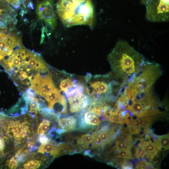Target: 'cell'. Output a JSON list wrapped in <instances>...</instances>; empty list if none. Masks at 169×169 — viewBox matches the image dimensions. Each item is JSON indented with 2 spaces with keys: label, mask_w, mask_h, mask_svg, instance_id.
<instances>
[{
  "label": "cell",
  "mask_w": 169,
  "mask_h": 169,
  "mask_svg": "<svg viewBox=\"0 0 169 169\" xmlns=\"http://www.w3.org/2000/svg\"><path fill=\"white\" fill-rule=\"evenodd\" d=\"M67 123L66 130L67 131L74 130L76 124V120L73 116L65 117Z\"/></svg>",
  "instance_id": "23"
},
{
  "label": "cell",
  "mask_w": 169,
  "mask_h": 169,
  "mask_svg": "<svg viewBox=\"0 0 169 169\" xmlns=\"http://www.w3.org/2000/svg\"><path fill=\"white\" fill-rule=\"evenodd\" d=\"M153 141L156 148L159 150H166L169 149V135L162 136L154 135L152 137Z\"/></svg>",
  "instance_id": "13"
},
{
  "label": "cell",
  "mask_w": 169,
  "mask_h": 169,
  "mask_svg": "<svg viewBox=\"0 0 169 169\" xmlns=\"http://www.w3.org/2000/svg\"><path fill=\"white\" fill-rule=\"evenodd\" d=\"M61 96L59 91L54 86L45 98L48 104L49 108L53 110L56 104L58 105Z\"/></svg>",
  "instance_id": "12"
},
{
  "label": "cell",
  "mask_w": 169,
  "mask_h": 169,
  "mask_svg": "<svg viewBox=\"0 0 169 169\" xmlns=\"http://www.w3.org/2000/svg\"><path fill=\"white\" fill-rule=\"evenodd\" d=\"M15 8H18L19 6L20 2L21 1L24 2V0H5Z\"/></svg>",
  "instance_id": "32"
},
{
  "label": "cell",
  "mask_w": 169,
  "mask_h": 169,
  "mask_svg": "<svg viewBox=\"0 0 169 169\" xmlns=\"http://www.w3.org/2000/svg\"><path fill=\"white\" fill-rule=\"evenodd\" d=\"M107 130L100 131L97 134L102 139L104 143L107 142L110 140L113 134L112 131H107Z\"/></svg>",
  "instance_id": "25"
},
{
  "label": "cell",
  "mask_w": 169,
  "mask_h": 169,
  "mask_svg": "<svg viewBox=\"0 0 169 169\" xmlns=\"http://www.w3.org/2000/svg\"><path fill=\"white\" fill-rule=\"evenodd\" d=\"M25 118H13L5 115L0 126V134L17 144L24 143L30 138L33 132Z\"/></svg>",
  "instance_id": "4"
},
{
  "label": "cell",
  "mask_w": 169,
  "mask_h": 169,
  "mask_svg": "<svg viewBox=\"0 0 169 169\" xmlns=\"http://www.w3.org/2000/svg\"><path fill=\"white\" fill-rule=\"evenodd\" d=\"M96 133L92 134H86L82 136L78 140L77 144L82 149L87 148L92 142Z\"/></svg>",
  "instance_id": "15"
},
{
  "label": "cell",
  "mask_w": 169,
  "mask_h": 169,
  "mask_svg": "<svg viewBox=\"0 0 169 169\" xmlns=\"http://www.w3.org/2000/svg\"><path fill=\"white\" fill-rule=\"evenodd\" d=\"M56 8L58 16L65 26H93L95 11L91 0H59Z\"/></svg>",
  "instance_id": "2"
},
{
  "label": "cell",
  "mask_w": 169,
  "mask_h": 169,
  "mask_svg": "<svg viewBox=\"0 0 169 169\" xmlns=\"http://www.w3.org/2000/svg\"><path fill=\"white\" fill-rule=\"evenodd\" d=\"M79 96L75 95L67 97L69 104V110L71 113H76L82 109V103Z\"/></svg>",
  "instance_id": "14"
},
{
  "label": "cell",
  "mask_w": 169,
  "mask_h": 169,
  "mask_svg": "<svg viewBox=\"0 0 169 169\" xmlns=\"http://www.w3.org/2000/svg\"><path fill=\"white\" fill-rule=\"evenodd\" d=\"M162 2L169 4V0H160Z\"/></svg>",
  "instance_id": "37"
},
{
  "label": "cell",
  "mask_w": 169,
  "mask_h": 169,
  "mask_svg": "<svg viewBox=\"0 0 169 169\" xmlns=\"http://www.w3.org/2000/svg\"><path fill=\"white\" fill-rule=\"evenodd\" d=\"M5 116V115L1 113L0 112V126L1 125L2 121Z\"/></svg>",
  "instance_id": "35"
},
{
  "label": "cell",
  "mask_w": 169,
  "mask_h": 169,
  "mask_svg": "<svg viewBox=\"0 0 169 169\" xmlns=\"http://www.w3.org/2000/svg\"><path fill=\"white\" fill-rule=\"evenodd\" d=\"M25 0V1H27V0Z\"/></svg>",
  "instance_id": "38"
},
{
  "label": "cell",
  "mask_w": 169,
  "mask_h": 169,
  "mask_svg": "<svg viewBox=\"0 0 169 169\" xmlns=\"http://www.w3.org/2000/svg\"><path fill=\"white\" fill-rule=\"evenodd\" d=\"M115 148L118 150H130L129 146L125 142L122 140L117 141Z\"/></svg>",
  "instance_id": "29"
},
{
  "label": "cell",
  "mask_w": 169,
  "mask_h": 169,
  "mask_svg": "<svg viewBox=\"0 0 169 169\" xmlns=\"http://www.w3.org/2000/svg\"><path fill=\"white\" fill-rule=\"evenodd\" d=\"M5 165L9 168L15 169L18 166V161L15 157L13 156L6 160Z\"/></svg>",
  "instance_id": "27"
},
{
  "label": "cell",
  "mask_w": 169,
  "mask_h": 169,
  "mask_svg": "<svg viewBox=\"0 0 169 169\" xmlns=\"http://www.w3.org/2000/svg\"><path fill=\"white\" fill-rule=\"evenodd\" d=\"M58 125L60 128L61 129L66 130L67 123L65 117L62 118H59L58 119Z\"/></svg>",
  "instance_id": "31"
},
{
  "label": "cell",
  "mask_w": 169,
  "mask_h": 169,
  "mask_svg": "<svg viewBox=\"0 0 169 169\" xmlns=\"http://www.w3.org/2000/svg\"><path fill=\"white\" fill-rule=\"evenodd\" d=\"M51 121L44 119L39 124L37 129V134L39 136L43 135L49 129Z\"/></svg>",
  "instance_id": "21"
},
{
  "label": "cell",
  "mask_w": 169,
  "mask_h": 169,
  "mask_svg": "<svg viewBox=\"0 0 169 169\" xmlns=\"http://www.w3.org/2000/svg\"><path fill=\"white\" fill-rule=\"evenodd\" d=\"M42 164L41 160L38 159H28L23 164V169H35L39 168Z\"/></svg>",
  "instance_id": "20"
},
{
  "label": "cell",
  "mask_w": 169,
  "mask_h": 169,
  "mask_svg": "<svg viewBox=\"0 0 169 169\" xmlns=\"http://www.w3.org/2000/svg\"><path fill=\"white\" fill-rule=\"evenodd\" d=\"M146 5V16L147 20L153 22L169 21V4L160 0H151Z\"/></svg>",
  "instance_id": "5"
},
{
  "label": "cell",
  "mask_w": 169,
  "mask_h": 169,
  "mask_svg": "<svg viewBox=\"0 0 169 169\" xmlns=\"http://www.w3.org/2000/svg\"><path fill=\"white\" fill-rule=\"evenodd\" d=\"M27 101L28 103H29V113L35 115L41 110V105L38 98L34 97Z\"/></svg>",
  "instance_id": "19"
},
{
  "label": "cell",
  "mask_w": 169,
  "mask_h": 169,
  "mask_svg": "<svg viewBox=\"0 0 169 169\" xmlns=\"http://www.w3.org/2000/svg\"><path fill=\"white\" fill-rule=\"evenodd\" d=\"M8 74L17 86L24 88L29 86L34 75L25 71L18 70H13Z\"/></svg>",
  "instance_id": "10"
},
{
  "label": "cell",
  "mask_w": 169,
  "mask_h": 169,
  "mask_svg": "<svg viewBox=\"0 0 169 169\" xmlns=\"http://www.w3.org/2000/svg\"><path fill=\"white\" fill-rule=\"evenodd\" d=\"M161 72L158 64L145 61L137 72L126 80L125 84L138 91H145L152 88Z\"/></svg>",
  "instance_id": "3"
},
{
  "label": "cell",
  "mask_w": 169,
  "mask_h": 169,
  "mask_svg": "<svg viewBox=\"0 0 169 169\" xmlns=\"http://www.w3.org/2000/svg\"><path fill=\"white\" fill-rule=\"evenodd\" d=\"M117 156L129 160L132 159V157L130 150H118Z\"/></svg>",
  "instance_id": "26"
},
{
  "label": "cell",
  "mask_w": 169,
  "mask_h": 169,
  "mask_svg": "<svg viewBox=\"0 0 169 169\" xmlns=\"http://www.w3.org/2000/svg\"><path fill=\"white\" fill-rule=\"evenodd\" d=\"M100 123L99 118L95 115L89 121L88 125L89 126H95L98 125Z\"/></svg>",
  "instance_id": "30"
},
{
  "label": "cell",
  "mask_w": 169,
  "mask_h": 169,
  "mask_svg": "<svg viewBox=\"0 0 169 169\" xmlns=\"http://www.w3.org/2000/svg\"><path fill=\"white\" fill-rule=\"evenodd\" d=\"M108 59L113 77L122 83L135 74L145 61L142 55L122 40L117 42Z\"/></svg>",
  "instance_id": "1"
},
{
  "label": "cell",
  "mask_w": 169,
  "mask_h": 169,
  "mask_svg": "<svg viewBox=\"0 0 169 169\" xmlns=\"http://www.w3.org/2000/svg\"><path fill=\"white\" fill-rule=\"evenodd\" d=\"M110 115H107L105 118L109 121L116 123L123 124L124 123V120L123 117L120 116L116 113L110 114Z\"/></svg>",
  "instance_id": "22"
},
{
  "label": "cell",
  "mask_w": 169,
  "mask_h": 169,
  "mask_svg": "<svg viewBox=\"0 0 169 169\" xmlns=\"http://www.w3.org/2000/svg\"><path fill=\"white\" fill-rule=\"evenodd\" d=\"M142 3L146 5L151 0H141Z\"/></svg>",
  "instance_id": "36"
},
{
  "label": "cell",
  "mask_w": 169,
  "mask_h": 169,
  "mask_svg": "<svg viewBox=\"0 0 169 169\" xmlns=\"http://www.w3.org/2000/svg\"><path fill=\"white\" fill-rule=\"evenodd\" d=\"M122 168L123 169H132L133 167L131 165H123L122 166Z\"/></svg>",
  "instance_id": "34"
},
{
  "label": "cell",
  "mask_w": 169,
  "mask_h": 169,
  "mask_svg": "<svg viewBox=\"0 0 169 169\" xmlns=\"http://www.w3.org/2000/svg\"><path fill=\"white\" fill-rule=\"evenodd\" d=\"M55 145L53 141H49L46 143L42 144L39 146L37 152L43 154L49 153L51 155L53 151Z\"/></svg>",
  "instance_id": "18"
},
{
  "label": "cell",
  "mask_w": 169,
  "mask_h": 169,
  "mask_svg": "<svg viewBox=\"0 0 169 169\" xmlns=\"http://www.w3.org/2000/svg\"><path fill=\"white\" fill-rule=\"evenodd\" d=\"M152 120V118L147 116L132 119L128 125L130 133L139 134L143 129L146 130L150 126Z\"/></svg>",
  "instance_id": "11"
},
{
  "label": "cell",
  "mask_w": 169,
  "mask_h": 169,
  "mask_svg": "<svg viewBox=\"0 0 169 169\" xmlns=\"http://www.w3.org/2000/svg\"><path fill=\"white\" fill-rule=\"evenodd\" d=\"M143 143L146 153L150 159L152 160L158 153V150L149 138Z\"/></svg>",
  "instance_id": "16"
},
{
  "label": "cell",
  "mask_w": 169,
  "mask_h": 169,
  "mask_svg": "<svg viewBox=\"0 0 169 169\" xmlns=\"http://www.w3.org/2000/svg\"><path fill=\"white\" fill-rule=\"evenodd\" d=\"M27 70L35 73H46L49 71L46 63L41 56L29 50L26 57Z\"/></svg>",
  "instance_id": "8"
},
{
  "label": "cell",
  "mask_w": 169,
  "mask_h": 169,
  "mask_svg": "<svg viewBox=\"0 0 169 169\" xmlns=\"http://www.w3.org/2000/svg\"><path fill=\"white\" fill-rule=\"evenodd\" d=\"M91 148H96L100 147L104 144L102 139L100 138L96 133L92 142Z\"/></svg>",
  "instance_id": "28"
},
{
  "label": "cell",
  "mask_w": 169,
  "mask_h": 169,
  "mask_svg": "<svg viewBox=\"0 0 169 169\" xmlns=\"http://www.w3.org/2000/svg\"><path fill=\"white\" fill-rule=\"evenodd\" d=\"M77 83L75 79L72 80L69 77L61 81L59 85L60 90L65 92L69 89L75 87Z\"/></svg>",
  "instance_id": "17"
},
{
  "label": "cell",
  "mask_w": 169,
  "mask_h": 169,
  "mask_svg": "<svg viewBox=\"0 0 169 169\" xmlns=\"http://www.w3.org/2000/svg\"><path fill=\"white\" fill-rule=\"evenodd\" d=\"M36 11L39 19L44 20L52 29L55 28L56 20L52 0H45L39 3Z\"/></svg>",
  "instance_id": "7"
},
{
  "label": "cell",
  "mask_w": 169,
  "mask_h": 169,
  "mask_svg": "<svg viewBox=\"0 0 169 169\" xmlns=\"http://www.w3.org/2000/svg\"><path fill=\"white\" fill-rule=\"evenodd\" d=\"M146 154L144 148L143 143L136 148L135 152V156L137 159L143 158Z\"/></svg>",
  "instance_id": "24"
},
{
  "label": "cell",
  "mask_w": 169,
  "mask_h": 169,
  "mask_svg": "<svg viewBox=\"0 0 169 169\" xmlns=\"http://www.w3.org/2000/svg\"><path fill=\"white\" fill-rule=\"evenodd\" d=\"M54 87L50 73L42 75L37 73L32 79L30 89L37 95L45 98Z\"/></svg>",
  "instance_id": "6"
},
{
  "label": "cell",
  "mask_w": 169,
  "mask_h": 169,
  "mask_svg": "<svg viewBox=\"0 0 169 169\" xmlns=\"http://www.w3.org/2000/svg\"><path fill=\"white\" fill-rule=\"evenodd\" d=\"M21 45V41L15 36L10 34L6 35L4 39L0 40V61L11 54L14 48Z\"/></svg>",
  "instance_id": "9"
},
{
  "label": "cell",
  "mask_w": 169,
  "mask_h": 169,
  "mask_svg": "<svg viewBox=\"0 0 169 169\" xmlns=\"http://www.w3.org/2000/svg\"><path fill=\"white\" fill-rule=\"evenodd\" d=\"M39 141L41 144L44 143L48 142L49 140L46 135L39 136L38 138Z\"/></svg>",
  "instance_id": "33"
}]
</instances>
